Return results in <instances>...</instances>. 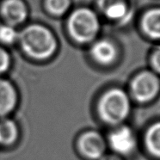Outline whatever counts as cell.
Masks as SVG:
<instances>
[{
  "label": "cell",
  "instance_id": "cell-1",
  "mask_svg": "<svg viewBox=\"0 0 160 160\" xmlns=\"http://www.w3.org/2000/svg\"><path fill=\"white\" fill-rule=\"evenodd\" d=\"M132 102L128 92L120 88H112L100 98L98 114L107 124L122 125L131 114Z\"/></svg>",
  "mask_w": 160,
  "mask_h": 160
},
{
  "label": "cell",
  "instance_id": "cell-2",
  "mask_svg": "<svg viewBox=\"0 0 160 160\" xmlns=\"http://www.w3.org/2000/svg\"><path fill=\"white\" fill-rule=\"evenodd\" d=\"M22 48L35 59H46L52 55L56 48V42L51 32L46 28L33 25L20 35Z\"/></svg>",
  "mask_w": 160,
  "mask_h": 160
},
{
  "label": "cell",
  "instance_id": "cell-3",
  "mask_svg": "<svg viewBox=\"0 0 160 160\" xmlns=\"http://www.w3.org/2000/svg\"><path fill=\"white\" fill-rule=\"evenodd\" d=\"M128 94L140 105L152 103L160 96V76L152 70L140 72L132 78Z\"/></svg>",
  "mask_w": 160,
  "mask_h": 160
},
{
  "label": "cell",
  "instance_id": "cell-4",
  "mask_svg": "<svg viewBox=\"0 0 160 160\" xmlns=\"http://www.w3.org/2000/svg\"><path fill=\"white\" fill-rule=\"evenodd\" d=\"M99 28L97 16L87 9L78 10L69 20V29L78 42H86L94 38Z\"/></svg>",
  "mask_w": 160,
  "mask_h": 160
},
{
  "label": "cell",
  "instance_id": "cell-5",
  "mask_svg": "<svg viewBox=\"0 0 160 160\" xmlns=\"http://www.w3.org/2000/svg\"><path fill=\"white\" fill-rule=\"evenodd\" d=\"M108 143L114 153L124 158L135 152L139 147V139L130 126L122 124L116 126L109 133Z\"/></svg>",
  "mask_w": 160,
  "mask_h": 160
},
{
  "label": "cell",
  "instance_id": "cell-6",
  "mask_svg": "<svg viewBox=\"0 0 160 160\" xmlns=\"http://www.w3.org/2000/svg\"><path fill=\"white\" fill-rule=\"evenodd\" d=\"M78 149L89 159L99 160L105 154L106 142L99 132L89 131L80 136Z\"/></svg>",
  "mask_w": 160,
  "mask_h": 160
},
{
  "label": "cell",
  "instance_id": "cell-7",
  "mask_svg": "<svg viewBox=\"0 0 160 160\" xmlns=\"http://www.w3.org/2000/svg\"><path fill=\"white\" fill-rule=\"evenodd\" d=\"M143 149L152 160H160V119L154 120L145 129L141 138Z\"/></svg>",
  "mask_w": 160,
  "mask_h": 160
},
{
  "label": "cell",
  "instance_id": "cell-8",
  "mask_svg": "<svg viewBox=\"0 0 160 160\" xmlns=\"http://www.w3.org/2000/svg\"><path fill=\"white\" fill-rule=\"evenodd\" d=\"M18 103V93L6 80L0 79V116L10 114Z\"/></svg>",
  "mask_w": 160,
  "mask_h": 160
},
{
  "label": "cell",
  "instance_id": "cell-9",
  "mask_svg": "<svg viewBox=\"0 0 160 160\" xmlns=\"http://www.w3.org/2000/svg\"><path fill=\"white\" fill-rule=\"evenodd\" d=\"M91 54L97 62L102 65H108L115 59L116 49L109 42L101 41L93 45L91 48Z\"/></svg>",
  "mask_w": 160,
  "mask_h": 160
},
{
  "label": "cell",
  "instance_id": "cell-10",
  "mask_svg": "<svg viewBox=\"0 0 160 160\" xmlns=\"http://www.w3.org/2000/svg\"><path fill=\"white\" fill-rule=\"evenodd\" d=\"M4 18L10 23L16 24L23 21L26 18V9L20 0H7L2 6Z\"/></svg>",
  "mask_w": 160,
  "mask_h": 160
},
{
  "label": "cell",
  "instance_id": "cell-11",
  "mask_svg": "<svg viewBox=\"0 0 160 160\" xmlns=\"http://www.w3.org/2000/svg\"><path fill=\"white\" fill-rule=\"evenodd\" d=\"M142 28L150 37L160 39V9H152L143 17Z\"/></svg>",
  "mask_w": 160,
  "mask_h": 160
},
{
  "label": "cell",
  "instance_id": "cell-12",
  "mask_svg": "<svg viewBox=\"0 0 160 160\" xmlns=\"http://www.w3.org/2000/svg\"><path fill=\"white\" fill-rule=\"evenodd\" d=\"M101 4L106 16L113 20L122 19L128 13V7L122 0H103Z\"/></svg>",
  "mask_w": 160,
  "mask_h": 160
},
{
  "label": "cell",
  "instance_id": "cell-13",
  "mask_svg": "<svg viewBox=\"0 0 160 160\" xmlns=\"http://www.w3.org/2000/svg\"><path fill=\"white\" fill-rule=\"evenodd\" d=\"M18 136V127L14 122L7 119L0 122V146H11L17 140Z\"/></svg>",
  "mask_w": 160,
  "mask_h": 160
},
{
  "label": "cell",
  "instance_id": "cell-14",
  "mask_svg": "<svg viewBox=\"0 0 160 160\" xmlns=\"http://www.w3.org/2000/svg\"><path fill=\"white\" fill-rule=\"evenodd\" d=\"M18 37V33L13 27L10 25L0 26V42L10 44L15 42Z\"/></svg>",
  "mask_w": 160,
  "mask_h": 160
},
{
  "label": "cell",
  "instance_id": "cell-15",
  "mask_svg": "<svg viewBox=\"0 0 160 160\" xmlns=\"http://www.w3.org/2000/svg\"><path fill=\"white\" fill-rule=\"evenodd\" d=\"M69 0H48V7L49 11L55 15L64 13L69 6Z\"/></svg>",
  "mask_w": 160,
  "mask_h": 160
},
{
  "label": "cell",
  "instance_id": "cell-16",
  "mask_svg": "<svg viewBox=\"0 0 160 160\" xmlns=\"http://www.w3.org/2000/svg\"><path fill=\"white\" fill-rule=\"evenodd\" d=\"M151 64H152V71L160 76V47L154 51L152 56L151 58Z\"/></svg>",
  "mask_w": 160,
  "mask_h": 160
},
{
  "label": "cell",
  "instance_id": "cell-17",
  "mask_svg": "<svg viewBox=\"0 0 160 160\" xmlns=\"http://www.w3.org/2000/svg\"><path fill=\"white\" fill-rule=\"evenodd\" d=\"M10 66V57L6 52L0 49V74L6 72Z\"/></svg>",
  "mask_w": 160,
  "mask_h": 160
},
{
  "label": "cell",
  "instance_id": "cell-18",
  "mask_svg": "<svg viewBox=\"0 0 160 160\" xmlns=\"http://www.w3.org/2000/svg\"><path fill=\"white\" fill-rule=\"evenodd\" d=\"M99 160H124L123 158L119 156L115 153H110V154H104Z\"/></svg>",
  "mask_w": 160,
  "mask_h": 160
}]
</instances>
